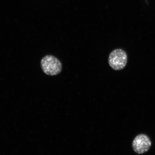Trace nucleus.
I'll list each match as a JSON object with an SVG mask.
<instances>
[{
	"label": "nucleus",
	"instance_id": "1",
	"mask_svg": "<svg viewBox=\"0 0 155 155\" xmlns=\"http://www.w3.org/2000/svg\"><path fill=\"white\" fill-rule=\"evenodd\" d=\"M40 64L43 72L50 76H54L59 74L62 69L61 62L53 55L45 56L41 60Z\"/></svg>",
	"mask_w": 155,
	"mask_h": 155
},
{
	"label": "nucleus",
	"instance_id": "2",
	"mask_svg": "<svg viewBox=\"0 0 155 155\" xmlns=\"http://www.w3.org/2000/svg\"><path fill=\"white\" fill-rule=\"evenodd\" d=\"M127 54L120 48L114 50L108 57V64L115 71L123 69L127 65Z\"/></svg>",
	"mask_w": 155,
	"mask_h": 155
},
{
	"label": "nucleus",
	"instance_id": "3",
	"mask_svg": "<svg viewBox=\"0 0 155 155\" xmlns=\"http://www.w3.org/2000/svg\"><path fill=\"white\" fill-rule=\"evenodd\" d=\"M152 142L148 136L141 134L135 137L132 143L134 151L139 154L144 153L150 150Z\"/></svg>",
	"mask_w": 155,
	"mask_h": 155
}]
</instances>
